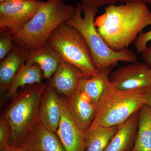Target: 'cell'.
Segmentation results:
<instances>
[{
    "label": "cell",
    "instance_id": "obj_1",
    "mask_svg": "<svg viewBox=\"0 0 151 151\" xmlns=\"http://www.w3.org/2000/svg\"><path fill=\"white\" fill-rule=\"evenodd\" d=\"M105 10L95 19L94 24L105 43L114 51L127 49L145 28L151 25V12L145 3L111 5Z\"/></svg>",
    "mask_w": 151,
    "mask_h": 151
},
{
    "label": "cell",
    "instance_id": "obj_2",
    "mask_svg": "<svg viewBox=\"0 0 151 151\" xmlns=\"http://www.w3.org/2000/svg\"><path fill=\"white\" fill-rule=\"evenodd\" d=\"M99 8L93 5L77 3L73 16L65 22L78 30L84 37L90 50L94 67L99 71L116 66L119 61H137V57L132 50L126 49L114 51L105 43L94 24V18Z\"/></svg>",
    "mask_w": 151,
    "mask_h": 151
},
{
    "label": "cell",
    "instance_id": "obj_3",
    "mask_svg": "<svg viewBox=\"0 0 151 151\" xmlns=\"http://www.w3.org/2000/svg\"><path fill=\"white\" fill-rule=\"evenodd\" d=\"M75 7L63 0H47L42 3L27 24L13 35L14 45L28 52L45 45L60 24L73 16Z\"/></svg>",
    "mask_w": 151,
    "mask_h": 151
},
{
    "label": "cell",
    "instance_id": "obj_4",
    "mask_svg": "<svg viewBox=\"0 0 151 151\" xmlns=\"http://www.w3.org/2000/svg\"><path fill=\"white\" fill-rule=\"evenodd\" d=\"M149 88L122 91L114 88L109 80L96 104L95 117L87 131L98 127H116L124 123L146 104Z\"/></svg>",
    "mask_w": 151,
    "mask_h": 151
},
{
    "label": "cell",
    "instance_id": "obj_5",
    "mask_svg": "<svg viewBox=\"0 0 151 151\" xmlns=\"http://www.w3.org/2000/svg\"><path fill=\"white\" fill-rule=\"evenodd\" d=\"M47 84L28 85L12 98L2 116L11 126L9 145L17 147L39 123L41 100Z\"/></svg>",
    "mask_w": 151,
    "mask_h": 151
},
{
    "label": "cell",
    "instance_id": "obj_6",
    "mask_svg": "<svg viewBox=\"0 0 151 151\" xmlns=\"http://www.w3.org/2000/svg\"><path fill=\"white\" fill-rule=\"evenodd\" d=\"M47 42L64 61L78 68L86 77L96 75L99 71L93 65L90 50L83 36L65 22L52 32Z\"/></svg>",
    "mask_w": 151,
    "mask_h": 151
},
{
    "label": "cell",
    "instance_id": "obj_7",
    "mask_svg": "<svg viewBox=\"0 0 151 151\" xmlns=\"http://www.w3.org/2000/svg\"><path fill=\"white\" fill-rule=\"evenodd\" d=\"M43 2L16 0L0 3V29L13 35L24 27L34 17Z\"/></svg>",
    "mask_w": 151,
    "mask_h": 151
},
{
    "label": "cell",
    "instance_id": "obj_8",
    "mask_svg": "<svg viewBox=\"0 0 151 151\" xmlns=\"http://www.w3.org/2000/svg\"><path fill=\"white\" fill-rule=\"evenodd\" d=\"M150 68L145 63L132 62L111 72L109 81L114 88L122 91L151 87Z\"/></svg>",
    "mask_w": 151,
    "mask_h": 151
},
{
    "label": "cell",
    "instance_id": "obj_9",
    "mask_svg": "<svg viewBox=\"0 0 151 151\" xmlns=\"http://www.w3.org/2000/svg\"><path fill=\"white\" fill-rule=\"evenodd\" d=\"M60 95L61 117L56 134L65 151H86L85 133L73 120L66 98Z\"/></svg>",
    "mask_w": 151,
    "mask_h": 151
},
{
    "label": "cell",
    "instance_id": "obj_10",
    "mask_svg": "<svg viewBox=\"0 0 151 151\" xmlns=\"http://www.w3.org/2000/svg\"><path fill=\"white\" fill-rule=\"evenodd\" d=\"M17 147L19 151H65L56 133L39 123Z\"/></svg>",
    "mask_w": 151,
    "mask_h": 151
},
{
    "label": "cell",
    "instance_id": "obj_11",
    "mask_svg": "<svg viewBox=\"0 0 151 151\" xmlns=\"http://www.w3.org/2000/svg\"><path fill=\"white\" fill-rule=\"evenodd\" d=\"M66 99L73 120L78 128L85 133L95 117L96 104L87 94L78 89Z\"/></svg>",
    "mask_w": 151,
    "mask_h": 151
},
{
    "label": "cell",
    "instance_id": "obj_12",
    "mask_svg": "<svg viewBox=\"0 0 151 151\" xmlns=\"http://www.w3.org/2000/svg\"><path fill=\"white\" fill-rule=\"evenodd\" d=\"M47 84L41 100L39 123L56 133L61 117L60 95L53 87Z\"/></svg>",
    "mask_w": 151,
    "mask_h": 151
},
{
    "label": "cell",
    "instance_id": "obj_13",
    "mask_svg": "<svg viewBox=\"0 0 151 151\" xmlns=\"http://www.w3.org/2000/svg\"><path fill=\"white\" fill-rule=\"evenodd\" d=\"M83 77L86 76L79 68L62 58L56 71L47 84L60 94L67 98L77 90L79 81Z\"/></svg>",
    "mask_w": 151,
    "mask_h": 151
},
{
    "label": "cell",
    "instance_id": "obj_14",
    "mask_svg": "<svg viewBox=\"0 0 151 151\" xmlns=\"http://www.w3.org/2000/svg\"><path fill=\"white\" fill-rule=\"evenodd\" d=\"M139 111L119 125L116 134L103 151H132L137 134Z\"/></svg>",
    "mask_w": 151,
    "mask_h": 151
},
{
    "label": "cell",
    "instance_id": "obj_15",
    "mask_svg": "<svg viewBox=\"0 0 151 151\" xmlns=\"http://www.w3.org/2000/svg\"><path fill=\"white\" fill-rule=\"evenodd\" d=\"M29 52L15 45L0 63V90L6 93L11 83L22 65L26 62Z\"/></svg>",
    "mask_w": 151,
    "mask_h": 151
},
{
    "label": "cell",
    "instance_id": "obj_16",
    "mask_svg": "<svg viewBox=\"0 0 151 151\" xmlns=\"http://www.w3.org/2000/svg\"><path fill=\"white\" fill-rule=\"evenodd\" d=\"M61 59L60 54L47 42L37 50L29 52L25 63L37 64L42 70L43 78L48 80L55 73Z\"/></svg>",
    "mask_w": 151,
    "mask_h": 151
},
{
    "label": "cell",
    "instance_id": "obj_17",
    "mask_svg": "<svg viewBox=\"0 0 151 151\" xmlns=\"http://www.w3.org/2000/svg\"><path fill=\"white\" fill-rule=\"evenodd\" d=\"M43 73L37 64L28 65L24 63L14 78L7 92L6 97L12 98L18 92L19 88H23L28 85L42 82Z\"/></svg>",
    "mask_w": 151,
    "mask_h": 151
},
{
    "label": "cell",
    "instance_id": "obj_18",
    "mask_svg": "<svg viewBox=\"0 0 151 151\" xmlns=\"http://www.w3.org/2000/svg\"><path fill=\"white\" fill-rule=\"evenodd\" d=\"M115 66L99 70L96 75L90 77H83L80 79L77 89L87 94L94 104H97L103 94L109 76Z\"/></svg>",
    "mask_w": 151,
    "mask_h": 151
},
{
    "label": "cell",
    "instance_id": "obj_19",
    "mask_svg": "<svg viewBox=\"0 0 151 151\" xmlns=\"http://www.w3.org/2000/svg\"><path fill=\"white\" fill-rule=\"evenodd\" d=\"M131 151H151V108L148 104L139 111L137 134Z\"/></svg>",
    "mask_w": 151,
    "mask_h": 151
},
{
    "label": "cell",
    "instance_id": "obj_20",
    "mask_svg": "<svg viewBox=\"0 0 151 151\" xmlns=\"http://www.w3.org/2000/svg\"><path fill=\"white\" fill-rule=\"evenodd\" d=\"M119 126L98 127L85 133L86 151H103L116 134Z\"/></svg>",
    "mask_w": 151,
    "mask_h": 151
},
{
    "label": "cell",
    "instance_id": "obj_21",
    "mask_svg": "<svg viewBox=\"0 0 151 151\" xmlns=\"http://www.w3.org/2000/svg\"><path fill=\"white\" fill-rule=\"evenodd\" d=\"M14 47L12 34L9 31L0 29V60L4 58Z\"/></svg>",
    "mask_w": 151,
    "mask_h": 151
},
{
    "label": "cell",
    "instance_id": "obj_22",
    "mask_svg": "<svg viewBox=\"0 0 151 151\" xmlns=\"http://www.w3.org/2000/svg\"><path fill=\"white\" fill-rule=\"evenodd\" d=\"M10 125L1 116L0 119V149L9 145L11 137Z\"/></svg>",
    "mask_w": 151,
    "mask_h": 151
},
{
    "label": "cell",
    "instance_id": "obj_23",
    "mask_svg": "<svg viewBox=\"0 0 151 151\" xmlns=\"http://www.w3.org/2000/svg\"><path fill=\"white\" fill-rule=\"evenodd\" d=\"M83 4H91L100 8L105 5H115L118 3H128L140 2L147 4H151V0H80Z\"/></svg>",
    "mask_w": 151,
    "mask_h": 151
},
{
    "label": "cell",
    "instance_id": "obj_24",
    "mask_svg": "<svg viewBox=\"0 0 151 151\" xmlns=\"http://www.w3.org/2000/svg\"><path fill=\"white\" fill-rule=\"evenodd\" d=\"M151 41V29L145 33H141L135 41V47L138 53H141L147 47V45Z\"/></svg>",
    "mask_w": 151,
    "mask_h": 151
},
{
    "label": "cell",
    "instance_id": "obj_25",
    "mask_svg": "<svg viewBox=\"0 0 151 151\" xmlns=\"http://www.w3.org/2000/svg\"><path fill=\"white\" fill-rule=\"evenodd\" d=\"M141 56L143 61L151 68V45L147 47L142 52Z\"/></svg>",
    "mask_w": 151,
    "mask_h": 151
},
{
    "label": "cell",
    "instance_id": "obj_26",
    "mask_svg": "<svg viewBox=\"0 0 151 151\" xmlns=\"http://www.w3.org/2000/svg\"><path fill=\"white\" fill-rule=\"evenodd\" d=\"M0 151H19L17 147L9 145L0 149Z\"/></svg>",
    "mask_w": 151,
    "mask_h": 151
},
{
    "label": "cell",
    "instance_id": "obj_27",
    "mask_svg": "<svg viewBox=\"0 0 151 151\" xmlns=\"http://www.w3.org/2000/svg\"><path fill=\"white\" fill-rule=\"evenodd\" d=\"M146 104H148L151 108V87H149L147 92L146 98Z\"/></svg>",
    "mask_w": 151,
    "mask_h": 151
},
{
    "label": "cell",
    "instance_id": "obj_28",
    "mask_svg": "<svg viewBox=\"0 0 151 151\" xmlns=\"http://www.w3.org/2000/svg\"><path fill=\"white\" fill-rule=\"evenodd\" d=\"M16 1V0H0V3L6 2L9 1Z\"/></svg>",
    "mask_w": 151,
    "mask_h": 151
},
{
    "label": "cell",
    "instance_id": "obj_29",
    "mask_svg": "<svg viewBox=\"0 0 151 151\" xmlns=\"http://www.w3.org/2000/svg\"><path fill=\"white\" fill-rule=\"evenodd\" d=\"M149 74H150V77L151 81V68H150V70H149Z\"/></svg>",
    "mask_w": 151,
    "mask_h": 151
}]
</instances>
